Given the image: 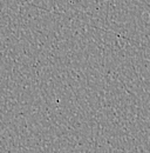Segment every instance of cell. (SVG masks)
I'll use <instances>...</instances> for the list:
<instances>
[]
</instances>
